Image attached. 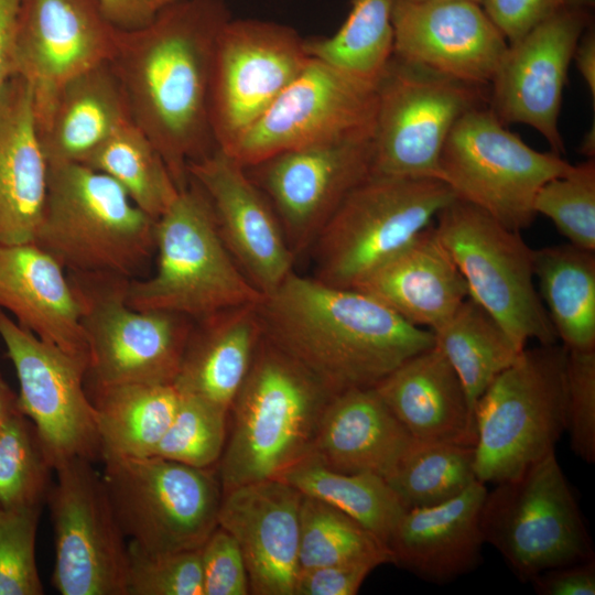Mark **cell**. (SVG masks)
Returning a JSON list of instances; mask_svg holds the SVG:
<instances>
[{
    "label": "cell",
    "instance_id": "obj_24",
    "mask_svg": "<svg viewBox=\"0 0 595 595\" xmlns=\"http://www.w3.org/2000/svg\"><path fill=\"white\" fill-rule=\"evenodd\" d=\"M486 494L485 484L476 480L446 502L404 510L387 542L392 563L435 584L474 571L483 561Z\"/></svg>",
    "mask_w": 595,
    "mask_h": 595
},
{
    "label": "cell",
    "instance_id": "obj_10",
    "mask_svg": "<svg viewBox=\"0 0 595 595\" xmlns=\"http://www.w3.org/2000/svg\"><path fill=\"white\" fill-rule=\"evenodd\" d=\"M101 473L128 542L151 553L199 549L218 526L217 472L159 456L107 457Z\"/></svg>",
    "mask_w": 595,
    "mask_h": 595
},
{
    "label": "cell",
    "instance_id": "obj_27",
    "mask_svg": "<svg viewBox=\"0 0 595 595\" xmlns=\"http://www.w3.org/2000/svg\"><path fill=\"white\" fill-rule=\"evenodd\" d=\"M374 388L413 440L475 446V418L464 387L435 345L407 359Z\"/></svg>",
    "mask_w": 595,
    "mask_h": 595
},
{
    "label": "cell",
    "instance_id": "obj_25",
    "mask_svg": "<svg viewBox=\"0 0 595 595\" xmlns=\"http://www.w3.org/2000/svg\"><path fill=\"white\" fill-rule=\"evenodd\" d=\"M0 309L40 339L89 360L68 273L35 242L0 245Z\"/></svg>",
    "mask_w": 595,
    "mask_h": 595
},
{
    "label": "cell",
    "instance_id": "obj_31",
    "mask_svg": "<svg viewBox=\"0 0 595 595\" xmlns=\"http://www.w3.org/2000/svg\"><path fill=\"white\" fill-rule=\"evenodd\" d=\"M257 304L231 307L193 322L173 382L180 393L229 412L263 337Z\"/></svg>",
    "mask_w": 595,
    "mask_h": 595
},
{
    "label": "cell",
    "instance_id": "obj_5",
    "mask_svg": "<svg viewBox=\"0 0 595 595\" xmlns=\"http://www.w3.org/2000/svg\"><path fill=\"white\" fill-rule=\"evenodd\" d=\"M154 240L156 271L147 280L130 279L131 307L197 321L262 299L229 255L210 203L193 180L155 220Z\"/></svg>",
    "mask_w": 595,
    "mask_h": 595
},
{
    "label": "cell",
    "instance_id": "obj_22",
    "mask_svg": "<svg viewBox=\"0 0 595 595\" xmlns=\"http://www.w3.org/2000/svg\"><path fill=\"white\" fill-rule=\"evenodd\" d=\"M393 57L442 76L490 85L508 42L480 4L396 0Z\"/></svg>",
    "mask_w": 595,
    "mask_h": 595
},
{
    "label": "cell",
    "instance_id": "obj_19",
    "mask_svg": "<svg viewBox=\"0 0 595 595\" xmlns=\"http://www.w3.org/2000/svg\"><path fill=\"white\" fill-rule=\"evenodd\" d=\"M592 9L565 8L508 43L490 84L489 109L496 117L505 126H530L561 156L565 145L558 121L563 90L576 45L594 22Z\"/></svg>",
    "mask_w": 595,
    "mask_h": 595
},
{
    "label": "cell",
    "instance_id": "obj_3",
    "mask_svg": "<svg viewBox=\"0 0 595 595\" xmlns=\"http://www.w3.org/2000/svg\"><path fill=\"white\" fill-rule=\"evenodd\" d=\"M332 397L263 336L228 412L230 428L216 465L223 493L275 479L310 455Z\"/></svg>",
    "mask_w": 595,
    "mask_h": 595
},
{
    "label": "cell",
    "instance_id": "obj_17",
    "mask_svg": "<svg viewBox=\"0 0 595 595\" xmlns=\"http://www.w3.org/2000/svg\"><path fill=\"white\" fill-rule=\"evenodd\" d=\"M378 85L310 57L299 76L228 149L245 167L274 154L374 133Z\"/></svg>",
    "mask_w": 595,
    "mask_h": 595
},
{
    "label": "cell",
    "instance_id": "obj_32",
    "mask_svg": "<svg viewBox=\"0 0 595 595\" xmlns=\"http://www.w3.org/2000/svg\"><path fill=\"white\" fill-rule=\"evenodd\" d=\"M88 394L96 413L101 462L153 456L180 400L174 385L93 386V394Z\"/></svg>",
    "mask_w": 595,
    "mask_h": 595
},
{
    "label": "cell",
    "instance_id": "obj_15",
    "mask_svg": "<svg viewBox=\"0 0 595 595\" xmlns=\"http://www.w3.org/2000/svg\"><path fill=\"white\" fill-rule=\"evenodd\" d=\"M304 37L290 25L230 18L215 46L210 125L217 148L228 150L306 66Z\"/></svg>",
    "mask_w": 595,
    "mask_h": 595
},
{
    "label": "cell",
    "instance_id": "obj_37",
    "mask_svg": "<svg viewBox=\"0 0 595 595\" xmlns=\"http://www.w3.org/2000/svg\"><path fill=\"white\" fill-rule=\"evenodd\" d=\"M82 164L113 178L155 220L180 193L162 155L132 121L119 128Z\"/></svg>",
    "mask_w": 595,
    "mask_h": 595
},
{
    "label": "cell",
    "instance_id": "obj_49",
    "mask_svg": "<svg viewBox=\"0 0 595 595\" xmlns=\"http://www.w3.org/2000/svg\"><path fill=\"white\" fill-rule=\"evenodd\" d=\"M530 583L539 595H594V558L545 570Z\"/></svg>",
    "mask_w": 595,
    "mask_h": 595
},
{
    "label": "cell",
    "instance_id": "obj_21",
    "mask_svg": "<svg viewBox=\"0 0 595 595\" xmlns=\"http://www.w3.org/2000/svg\"><path fill=\"white\" fill-rule=\"evenodd\" d=\"M187 172L206 194L236 264L262 296L273 292L293 272L296 257L266 195L219 148L190 163Z\"/></svg>",
    "mask_w": 595,
    "mask_h": 595
},
{
    "label": "cell",
    "instance_id": "obj_33",
    "mask_svg": "<svg viewBox=\"0 0 595 595\" xmlns=\"http://www.w3.org/2000/svg\"><path fill=\"white\" fill-rule=\"evenodd\" d=\"M534 279L558 339L571 350L595 349V251L572 244L534 250Z\"/></svg>",
    "mask_w": 595,
    "mask_h": 595
},
{
    "label": "cell",
    "instance_id": "obj_47",
    "mask_svg": "<svg viewBox=\"0 0 595 595\" xmlns=\"http://www.w3.org/2000/svg\"><path fill=\"white\" fill-rule=\"evenodd\" d=\"M580 4L594 7V0H482L480 3L508 43L559 11Z\"/></svg>",
    "mask_w": 595,
    "mask_h": 595
},
{
    "label": "cell",
    "instance_id": "obj_9",
    "mask_svg": "<svg viewBox=\"0 0 595 595\" xmlns=\"http://www.w3.org/2000/svg\"><path fill=\"white\" fill-rule=\"evenodd\" d=\"M434 229L466 281L469 298L526 348L528 340L555 344L556 333L534 285V250L479 207L455 198Z\"/></svg>",
    "mask_w": 595,
    "mask_h": 595
},
{
    "label": "cell",
    "instance_id": "obj_20",
    "mask_svg": "<svg viewBox=\"0 0 595 595\" xmlns=\"http://www.w3.org/2000/svg\"><path fill=\"white\" fill-rule=\"evenodd\" d=\"M117 32L98 0H22L14 75L31 87L34 110L71 78L110 62Z\"/></svg>",
    "mask_w": 595,
    "mask_h": 595
},
{
    "label": "cell",
    "instance_id": "obj_52",
    "mask_svg": "<svg viewBox=\"0 0 595 595\" xmlns=\"http://www.w3.org/2000/svg\"><path fill=\"white\" fill-rule=\"evenodd\" d=\"M573 60L595 101V29L594 22L582 34Z\"/></svg>",
    "mask_w": 595,
    "mask_h": 595
},
{
    "label": "cell",
    "instance_id": "obj_38",
    "mask_svg": "<svg viewBox=\"0 0 595 595\" xmlns=\"http://www.w3.org/2000/svg\"><path fill=\"white\" fill-rule=\"evenodd\" d=\"M476 480L475 446L415 440L386 478L405 510L446 502Z\"/></svg>",
    "mask_w": 595,
    "mask_h": 595
},
{
    "label": "cell",
    "instance_id": "obj_1",
    "mask_svg": "<svg viewBox=\"0 0 595 595\" xmlns=\"http://www.w3.org/2000/svg\"><path fill=\"white\" fill-rule=\"evenodd\" d=\"M231 18L226 0H176L147 25L117 32L110 64L131 121L162 155L176 186L217 145L210 125L215 46Z\"/></svg>",
    "mask_w": 595,
    "mask_h": 595
},
{
    "label": "cell",
    "instance_id": "obj_35",
    "mask_svg": "<svg viewBox=\"0 0 595 595\" xmlns=\"http://www.w3.org/2000/svg\"><path fill=\"white\" fill-rule=\"evenodd\" d=\"M394 3L396 0H350L348 14L333 35L304 40L307 55L377 86L393 57Z\"/></svg>",
    "mask_w": 595,
    "mask_h": 595
},
{
    "label": "cell",
    "instance_id": "obj_14",
    "mask_svg": "<svg viewBox=\"0 0 595 595\" xmlns=\"http://www.w3.org/2000/svg\"><path fill=\"white\" fill-rule=\"evenodd\" d=\"M46 504L54 532L52 584L62 595H127L129 542L94 462L55 468Z\"/></svg>",
    "mask_w": 595,
    "mask_h": 595
},
{
    "label": "cell",
    "instance_id": "obj_8",
    "mask_svg": "<svg viewBox=\"0 0 595 595\" xmlns=\"http://www.w3.org/2000/svg\"><path fill=\"white\" fill-rule=\"evenodd\" d=\"M480 529L485 542L522 582L594 558L591 536L555 451L487 491Z\"/></svg>",
    "mask_w": 595,
    "mask_h": 595
},
{
    "label": "cell",
    "instance_id": "obj_29",
    "mask_svg": "<svg viewBox=\"0 0 595 595\" xmlns=\"http://www.w3.org/2000/svg\"><path fill=\"white\" fill-rule=\"evenodd\" d=\"M412 441L374 387L356 388L331 398L310 455L339 473L386 479Z\"/></svg>",
    "mask_w": 595,
    "mask_h": 595
},
{
    "label": "cell",
    "instance_id": "obj_13",
    "mask_svg": "<svg viewBox=\"0 0 595 595\" xmlns=\"http://www.w3.org/2000/svg\"><path fill=\"white\" fill-rule=\"evenodd\" d=\"M487 100L485 87L392 57L378 83L370 174L441 180L440 156L451 130Z\"/></svg>",
    "mask_w": 595,
    "mask_h": 595
},
{
    "label": "cell",
    "instance_id": "obj_41",
    "mask_svg": "<svg viewBox=\"0 0 595 595\" xmlns=\"http://www.w3.org/2000/svg\"><path fill=\"white\" fill-rule=\"evenodd\" d=\"M533 210L548 217L570 244L595 251V160L587 159L547 181Z\"/></svg>",
    "mask_w": 595,
    "mask_h": 595
},
{
    "label": "cell",
    "instance_id": "obj_2",
    "mask_svg": "<svg viewBox=\"0 0 595 595\" xmlns=\"http://www.w3.org/2000/svg\"><path fill=\"white\" fill-rule=\"evenodd\" d=\"M263 336L333 396L375 387L410 357L434 345L374 296L294 271L257 304Z\"/></svg>",
    "mask_w": 595,
    "mask_h": 595
},
{
    "label": "cell",
    "instance_id": "obj_34",
    "mask_svg": "<svg viewBox=\"0 0 595 595\" xmlns=\"http://www.w3.org/2000/svg\"><path fill=\"white\" fill-rule=\"evenodd\" d=\"M434 345L457 374L474 413L477 400L524 349L469 296L440 326L431 331Z\"/></svg>",
    "mask_w": 595,
    "mask_h": 595
},
{
    "label": "cell",
    "instance_id": "obj_30",
    "mask_svg": "<svg viewBox=\"0 0 595 595\" xmlns=\"http://www.w3.org/2000/svg\"><path fill=\"white\" fill-rule=\"evenodd\" d=\"M412 325L433 331L469 296L434 224L355 288Z\"/></svg>",
    "mask_w": 595,
    "mask_h": 595
},
{
    "label": "cell",
    "instance_id": "obj_11",
    "mask_svg": "<svg viewBox=\"0 0 595 595\" xmlns=\"http://www.w3.org/2000/svg\"><path fill=\"white\" fill-rule=\"evenodd\" d=\"M67 273L82 307L91 385H173L194 321L131 307L127 302L129 278Z\"/></svg>",
    "mask_w": 595,
    "mask_h": 595
},
{
    "label": "cell",
    "instance_id": "obj_12",
    "mask_svg": "<svg viewBox=\"0 0 595 595\" xmlns=\"http://www.w3.org/2000/svg\"><path fill=\"white\" fill-rule=\"evenodd\" d=\"M570 166L561 155L529 147L482 106L463 115L451 130L440 156V178L456 198L520 232L537 216L533 199L539 188Z\"/></svg>",
    "mask_w": 595,
    "mask_h": 595
},
{
    "label": "cell",
    "instance_id": "obj_50",
    "mask_svg": "<svg viewBox=\"0 0 595 595\" xmlns=\"http://www.w3.org/2000/svg\"><path fill=\"white\" fill-rule=\"evenodd\" d=\"M174 1L176 0H98L107 20L121 31L147 25Z\"/></svg>",
    "mask_w": 595,
    "mask_h": 595
},
{
    "label": "cell",
    "instance_id": "obj_43",
    "mask_svg": "<svg viewBox=\"0 0 595 595\" xmlns=\"http://www.w3.org/2000/svg\"><path fill=\"white\" fill-rule=\"evenodd\" d=\"M42 508H0V595L44 594L35 559Z\"/></svg>",
    "mask_w": 595,
    "mask_h": 595
},
{
    "label": "cell",
    "instance_id": "obj_40",
    "mask_svg": "<svg viewBox=\"0 0 595 595\" xmlns=\"http://www.w3.org/2000/svg\"><path fill=\"white\" fill-rule=\"evenodd\" d=\"M53 473L35 426L21 411L0 422V508L43 507Z\"/></svg>",
    "mask_w": 595,
    "mask_h": 595
},
{
    "label": "cell",
    "instance_id": "obj_54",
    "mask_svg": "<svg viewBox=\"0 0 595 595\" xmlns=\"http://www.w3.org/2000/svg\"><path fill=\"white\" fill-rule=\"evenodd\" d=\"M580 151L582 154H584L587 159H594L595 156V127L594 125L592 128L584 134Z\"/></svg>",
    "mask_w": 595,
    "mask_h": 595
},
{
    "label": "cell",
    "instance_id": "obj_48",
    "mask_svg": "<svg viewBox=\"0 0 595 595\" xmlns=\"http://www.w3.org/2000/svg\"><path fill=\"white\" fill-rule=\"evenodd\" d=\"M374 569L367 563H349L300 570L294 595H354Z\"/></svg>",
    "mask_w": 595,
    "mask_h": 595
},
{
    "label": "cell",
    "instance_id": "obj_42",
    "mask_svg": "<svg viewBox=\"0 0 595 595\" xmlns=\"http://www.w3.org/2000/svg\"><path fill=\"white\" fill-rule=\"evenodd\" d=\"M228 413L180 393L178 405L153 456L198 468L217 465L227 437Z\"/></svg>",
    "mask_w": 595,
    "mask_h": 595
},
{
    "label": "cell",
    "instance_id": "obj_6",
    "mask_svg": "<svg viewBox=\"0 0 595 595\" xmlns=\"http://www.w3.org/2000/svg\"><path fill=\"white\" fill-rule=\"evenodd\" d=\"M563 345L524 348L477 400L476 478L512 479L555 451L566 431Z\"/></svg>",
    "mask_w": 595,
    "mask_h": 595
},
{
    "label": "cell",
    "instance_id": "obj_23",
    "mask_svg": "<svg viewBox=\"0 0 595 595\" xmlns=\"http://www.w3.org/2000/svg\"><path fill=\"white\" fill-rule=\"evenodd\" d=\"M303 494L280 479L224 491L218 526L237 541L255 595H294Z\"/></svg>",
    "mask_w": 595,
    "mask_h": 595
},
{
    "label": "cell",
    "instance_id": "obj_28",
    "mask_svg": "<svg viewBox=\"0 0 595 595\" xmlns=\"http://www.w3.org/2000/svg\"><path fill=\"white\" fill-rule=\"evenodd\" d=\"M39 140L48 165L84 163L131 117L121 84L106 62L64 83L34 110Z\"/></svg>",
    "mask_w": 595,
    "mask_h": 595
},
{
    "label": "cell",
    "instance_id": "obj_39",
    "mask_svg": "<svg viewBox=\"0 0 595 595\" xmlns=\"http://www.w3.org/2000/svg\"><path fill=\"white\" fill-rule=\"evenodd\" d=\"M349 563L377 567L392 563V558L387 545L357 520L325 501L303 495L300 570Z\"/></svg>",
    "mask_w": 595,
    "mask_h": 595
},
{
    "label": "cell",
    "instance_id": "obj_7",
    "mask_svg": "<svg viewBox=\"0 0 595 595\" xmlns=\"http://www.w3.org/2000/svg\"><path fill=\"white\" fill-rule=\"evenodd\" d=\"M455 198L437 178L370 174L347 194L313 242L314 278L355 288L431 227Z\"/></svg>",
    "mask_w": 595,
    "mask_h": 595
},
{
    "label": "cell",
    "instance_id": "obj_26",
    "mask_svg": "<svg viewBox=\"0 0 595 595\" xmlns=\"http://www.w3.org/2000/svg\"><path fill=\"white\" fill-rule=\"evenodd\" d=\"M29 84L12 76L0 93V245L33 242L47 190Z\"/></svg>",
    "mask_w": 595,
    "mask_h": 595
},
{
    "label": "cell",
    "instance_id": "obj_46",
    "mask_svg": "<svg viewBox=\"0 0 595 595\" xmlns=\"http://www.w3.org/2000/svg\"><path fill=\"white\" fill-rule=\"evenodd\" d=\"M204 595H247L249 580L235 538L217 526L201 547Z\"/></svg>",
    "mask_w": 595,
    "mask_h": 595
},
{
    "label": "cell",
    "instance_id": "obj_18",
    "mask_svg": "<svg viewBox=\"0 0 595 595\" xmlns=\"http://www.w3.org/2000/svg\"><path fill=\"white\" fill-rule=\"evenodd\" d=\"M372 137L293 149L245 167L274 209L296 259L311 249L347 194L370 175Z\"/></svg>",
    "mask_w": 595,
    "mask_h": 595
},
{
    "label": "cell",
    "instance_id": "obj_55",
    "mask_svg": "<svg viewBox=\"0 0 595 595\" xmlns=\"http://www.w3.org/2000/svg\"><path fill=\"white\" fill-rule=\"evenodd\" d=\"M409 1L423 2V1H441V0H409ZM464 1H472V2H475V3H478V4L482 3V0H464Z\"/></svg>",
    "mask_w": 595,
    "mask_h": 595
},
{
    "label": "cell",
    "instance_id": "obj_44",
    "mask_svg": "<svg viewBox=\"0 0 595 595\" xmlns=\"http://www.w3.org/2000/svg\"><path fill=\"white\" fill-rule=\"evenodd\" d=\"M127 595H204L201 548L151 554L129 542Z\"/></svg>",
    "mask_w": 595,
    "mask_h": 595
},
{
    "label": "cell",
    "instance_id": "obj_45",
    "mask_svg": "<svg viewBox=\"0 0 595 595\" xmlns=\"http://www.w3.org/2000/svg\"><path fill=\"white\" fill-rule=\"evenodd\" d=\"M566 431L573 453L595 462V349H567L565 363Z\"/></svg>",
    "mask_w": 595,
    "mask_h": 595
},
{
    "label": "cell",
    "instance_id": "obj_16",
    "mask_svg": "<svg viewBox=\"0 0 595 595\" xmlns=\"http://www.w3.org/2000/svg\"><path fill=\"white\" fill-rule=\"evenodd\" d=\"M0 338L17 374L20 411L35 426L54 469L73 458L101 461L95 408L85 388L88 358L40 339L1 309Z\"/></svg>",
    "mask_w": 595,
    "mask_h": 595
},
{
    "label": "cell",
    "instance_id": "obj_4",
    "mask_svg": "<svg viewBox=\"0 0 595 595\" xmlns=\"http://www.w3.org/2000/svg\"><path fill=\"white\" fill-rule=\"evenodd\" d=\"M155 219L107 174L82 163L48 165L35 239L67 272L131 279L155 251Z\"/></svg>",
    "mask_w": 595,
    "mask_h": 595
},
{
    "label": "cell",
    "instance_id": "obj_53",
    "mask_svg": "<svg viewBox=\"0 0 595 595\" xmlns=\"http://www.w3.org/2000/svg\"><path fill=\"white\" fill-rule=\"evenodd\" d=\"M19 411L18 393L0 372V422Z\"/></svg>",
    "mask_w": 595,
    "mask_h": 595
},
{
    "label": "cell",
    "instance_id": "obj_51",
    "mask_svg": "<svg viewBox=\"0 0 595 595\" xmlns=\"http://www.w3.org/2000/svg\"><path fill=\"white\" fill-rule=\"evenodd\" d=\"M22 0H0V93L14 75V48Z\"/></svg>",
    "mask_w": 595,
    "mask_h": 595
},
{
    "label": "cell",
    "instance_id": "obj_36",
    "mask_svg": "<svg viewBox=\"0 0 595 595\" xmlns=\"http://www.w3.org/2000/svg\"><path fill=\"white\" fill-rule=\"evenodd\" d=\"M275 479L293 486L305 496L317 498L344 511L386 545L405 510L381 476L371 473H339L326 467L312 455H307Z\"/></svg>",
    "mask_w": 595,
    "mask_h": 595
}]
</instances>
